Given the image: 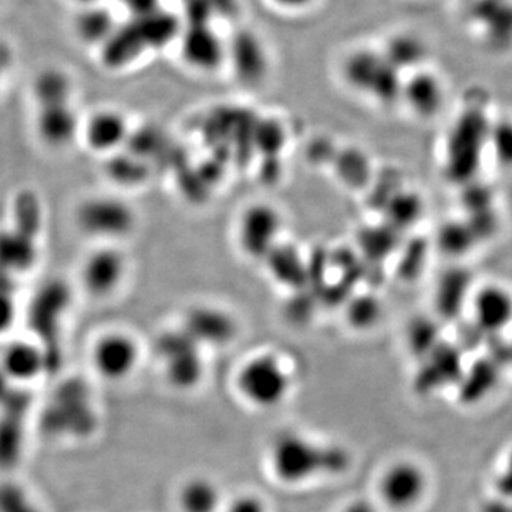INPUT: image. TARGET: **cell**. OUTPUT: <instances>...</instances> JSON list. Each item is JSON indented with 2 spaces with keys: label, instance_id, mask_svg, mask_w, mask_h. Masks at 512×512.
<instances>
[{
  "label": "cell",
  "instance_id": "obj_1",
  "mask_svg": "<svg viewBox=\"0 0 512 512\" xmlns=\"http://www.w3.org/2000/svg\"><path fill=\"white\" fill-rule=\"evenodd\" d=\"M269 463L279 481L299 485L316 477L342 473L349 466V456L343 448L319 443L303 434L285 433L272 444Z\"/></svg>",
  "mask_w": 512,
  "mask_h": 512
},
{
  "label": "cell",
  "instance_id": "obj_2",
  "mask_svg": "<svg viewBox=\"0 0 512 512\" xmlns=\"http://www.w3.org/2000/svg\"><path fill=\"white\" fill-rule=\"evenodd\" d=\"M177 20L161 10L134 15V20L117 28L101 50V60L117 70L133 63L146 50L161 47L177 35Z\"/></svg>",
  "mask_w": 512,
  "mask_h": 512
},
{
  "label": "cell",
  "instance_id": "obj_3",
  "mask_svg": "<svg viewBox=\"0 0 512 512\" xmlns=\"http://www.w3.org/2000/svg\"><path fill=\"white\" fill-rule=\"evenodd\" d=\"M493 121L481 107H466L454 121L446 143V171L457 184H470L488 153Z\"/></svg>",
  "mask_w": 512,
  "mask_h": 512
},
{
  "label": "cell",
  "instance_id": "obj_4",
  "mask_svg": "<svg viewBox=\"0 0 512 512\" xmlns=\"http://www.w3.org/2000/svg\"><path fill=\"white\" fill-rule=\"evenodd\" d=\"M291 369L276 353L264 352L249 357L235 376V389L241 399L256 409H275L291 394Z\"/></svg>",
  "mask_w": 512,
  "mask_h": 512
},
{
  "label": "cell",
  "instance_id": "obj_5",
  "mask_svg": "<svg viewBox=\"0 0 512 512\" xmlns=\"http://www.w3.org/2000/svg\"><path fill=\"white\" fill-rule=\"evenodd\" d=\"M74 224L96 245H120L123 239L136 231L137 214L126 200L117 195H90L77 205Z\"/></svg>",
  "mask_w": 512,
  "mask_h": 512
},
{
  "label": "cell",
  "instance_id": "obj_6",
  "mask_svg": "<svg viewBox=\"0 0 512 512\" xmlns=\"http://www.w3.org/2000/svg\"><path fill=\"white\" fill-rule=\"evenodd\" d=\"M343 79L357 93L390 104L402 96V73L387 62L382 52L357 49L343 62Z\"/></svg>",
  "mask_w": 512,
  "mask_h": 512
},
{
  "label": "cell",
  "instance_id": "obj_7",
  "mask_svg": "<svg viewBox=\"0 0 512 512\" xmlns=\"http://www.w3.org/2000/svg\"><path fill=\"white\" fill-rule=\"evenodd\" d=\"M127 276L128 259L120 245H96L80 262V288L94 301L114 298L126 284Z\"/></svg>",
  "mask_w": 512,
  "mask_h": 512
},
{
  "label": "cell",
  "instance_id": "obj_8",
  "mask_svg": "<svg viewBox=\"0 0 512 512\" xmlns=\"http://www.w3.org/2000/svg\"><path fill=\"white\" fill-rule=\"evenodd\" d=\"M285 220L269 202L249 204L237 224V241L242 254L252 261H266L281 245Z\"/></svg>",
  "mask_w": 512,
  "mask_h": 512
},
{
  "label": "cell",
  "instance_id": "obj_9",
  "mask_svg": "<svg viewBox=\"0 0 512 512\" xmlns=\"http://www.w3.org/2000/svg\"><path fill=\"white\" fill-rule=\"evenodd\" d=\"M201 346L183 328L161 335L157 343L158 357L163 363L165 377L175 389L191 390L205 375V360Z\"/></svg>",
  "mask_w": 512,
  "mask_h": 512
},
{
  "label": "cell",
  "instance_id": "obj_10",
  "mask_svg": "<svg viewBox=\"0 0 512 512\" xmlns=\"http://www.w3.org/2000/svg\"><path fill=\"white\" fill-rule=\"evenodd\" d=\"M140 360V343L123 329L100 333L90 349V363L94 372L111 383L124 382L133 376Z\"/></svg>",
  "mask_w": 512,
  "mask_h": 512
},
{
  "label": "cell",
  "instance_id": "obj_11",
  "mask_svg": "<svg viewBox=\"0 0 512 512\" xmlns=\"http://www.w3.org/2000/svg\"><path fill=\"white\" fill-rule=\"evenodd\" d=\"M477 332L497 336L512 326V289L500 282L476 286L468 303Z\"/></svg>",
  "mask_w": 512,
  "mask_h": 512
},
{
  "label": "cell",
  "instance_id": "obj_12",
  "mask_svg": "<svg viewBox=\"0 0 512 512\" xmlns=\"http://www.w3.org/2000/svg\"><path fill=\"white\" fill-rule=\"evenodd\" d=\"M181 328L202 349L224 348L238 335V320L227 309L214 305L194 306Z\"/></svg>",
  "mask_w": 512,
  "mask_h": 512
},
{
  "label": "cell",
  "instance_id": "obj_13",
  "mask_svg": "<svg viewBox=\"0 0 512 512\" xmlns=\"http://www.w3.org/2000/svg\"><path fill=\"white\" fill-rule=\"evenodd\" d=\"M131 131L126 114L116 109H103L82 121L80 138L90 153L107 158L127 147Z\"/></svg>",
  "mask_w": 512,
  "mask_h": 512
},
{
  "label": "cell",
  "instance_id": "obj_14",
  "mask_svg": "<svg viewBox=\"0 0 512 512\" xmlns=\"http://www.w3.org/2000/svg\"><path fill=\"white\" fill-rule=\"evenodd\" d=\"M181 57L192 70L211 73L227 62V42L211 23H188L181 33Z\"/></svg>",
  "mask_w": 512,
  "mask_h": 512
},
{
  "label": "cell",
  "instance_id": "obj_15",
  "mask_svg": "<svg viewBox=\"0 0 512 512\" xmlns=\"http://www.w3.org/2000/svg\"><path fill=\"white\" fill-rule=\"evenodd\" d=\"M427 480L417 464L400 461L384 471L379 481V494L383 503L393 510H407L421 500Z\"/></svg>",
  "mask_w": 512,
  "mask_h": 512
},
{
  "label": "cell",
  "instance_id": "obj_16",
  "mask_svg": "<svg viewBox=\"0 0 512 512\" xmlns=\"http://www.w3.org/2000/svg\"><path fill=\"white\" fill-rule=\"evenodd\" d=\"M36 134L45 146L60 150L80 138L82 120L74 110L73 101L37 107Z\"/></svg>",
  "mask_w": 512,
  "mask_h": 512
},
{
  "label": "cell",
  "instance_id": "obj_17",
  "mask_svg": "<svg viewBox=\"0 0 512 512\" xmlns=\"http://www.w3.org/2000/svg\"><path fill=\"white\" fill-rule=\"evenodd\" d=\"M424 359H427L426 365L421 367L414 383L420 394L436 392L448 384H458L466 370L463 367L461 353L446 343H440Z\"/></svg>",
  "mask_w": 512,
  "mask_h": 512
},
{
  "label": "cell",
  "instance_id": "obj_18",
  "mask_svg": "<svg viewBox=\"0 0 512 512\" xmlns=\"http://www.w3.org/2000/svg\"><path fill=\"white\" fill-rule=\"evenodd\" d=\"M227 52V62L232 63L242 82H261L268 73V55L264 43L254 33L247 30L238 32L227 42Z\"/></svg>",
  "mask_w": 512,
  "mask_h": 512
},
{
  "label": "cell",
  "instance_id": "obj_19",
  "mask_svg": "<svg viewBox=\"0 0 512 512\" xmlns=\"http://www.w3.org/2000/svg\"><path fill=\"white\" fill-rule=\"evenodd\" d=\"M444 94L446 90L439 77L420 69L403 82L400 100L406 103L414 116L420 119H433L443 107Z\"/></svg>",
  "mask_w": 512,
  "mask_h": 512
},
{
  "label": "cell",
  "instance_id": "obj_20",
  "mask_svg": "<svg viewBox=\"0 0 512 512\" xmlns=\"http://www.w3.org/2000/svg\"><path fill=\"white\" fill-rule=\"evenodd\" d=\"M45 367L46 356L36 340H12L0 356V372L10 382H32L42 375Z\"/></svg>",
  "mask_w": 512,
  "mask_h": 512
},
{
  "label": "cell",
  "instance_id": "obj_21",
  "mask_svg": "<svg viewBox=\"0 0 512 512\" xmlns=\"http://www.w3.org/2000/svg\"><path fill=\"white\" fill-rule=\"evenodd\" d=\"M473 286V276L463 268H454L440 278L436 291V306L440 315L446 319H454L464 309H468Z\"/></svg>",
  "mask_w": 512,
  "mask_h": 512
},
{
  "label": "cell",
  "instance_id": "obj_22",
  "mask_svg": "<svg viewBox=\"0 0 512 512\" xmlns=\"http://www.w3.org/2000/svg\"><path fill=\"white\" fill-rule=\"evenodd\" d=\"M500 376L501 360H477L458 382V400L467 406L481 402L497 387Z\"/></svg>",
  "mask_w": 512,
  "mask_h": 512
},
{
  "label": "cell",
  "instance_id": "obj_23",
  "mask_svg": "<svg viewBox=\"0 0 512 512\" xmlns=\"http://www.w3.org/2000/svg\"><path fill=\"white\" fill-rule=\"evenodd\" d=\"M116 23L113 13L96 3L83 6L82 12L77 15L74 22V28L83 42L103 47L116 32Z\"/></svg>",
  "mask_w": 512,
  "mask_h": 512
},
{
  "label": "cell",
  "instance_id": "obj_24",
  "mask_svg": "<svg viewBox=\"0 0 512 512\" xmlns=\"http://www.w3.org/2000/svg\"><path fill=\"white\" fill-rule=\"evenodd\" d=\"M382 53L387 62L400 73L404 70L416 72L423 66L427 49L419 37L410 35V33H399V35L390 37Z\"/></svg>",
  "mask_w": 512,
  "mask_h": 512
},
{
  "label": "cell",
  "instance_id": "obj_25",
  "mask_svg": "<svg viewBox=\"0 0 512 512\" xmlns=\"http://www.w3.org/2000/svg\"><path fill=\"white\" fill-rule=\"evenodd\" d=\"M33 97H35L37 107L72 101V79L62 69L47 67L33 80Z\"/></svg>",
  "mask_w": 512,
  "mask_h": 512
},
{
  "label": "cell",
  "instance_id": "obj_26",
  "mask_svg": "<svg viewBox=\"0 0 512 512\" xmlns=\"http://www.w3.org/2000/svg\"><path fill=\"white\" fill-rule=\"evenodd\" d=\"M220 503V490L205 478H192L178 494L181 512H217Z\"/></svg>",
  "mask_w": 512,
  "mask_h": 512
},
{
  "label": "cell",
  "instance_id": "obj_27",
  "mask_svg": "<svg viewBox=\"0 0 512 512\" xmlns=\"http://www.w3.org/2000/svg\"><path fill=\"white\" fill-rule=\"evenodd\" d=\"M478 241L477 232L467 220L446 222L437 234V247L451 258L467 255Z\"/></svg>",
  "mask_w": 512,
  "mask_h": 512
},
{
  "label": "cell",
  "instance_id": "obj_28",
  "mask_svg": "<svg viewBox=\"0 0 512 512\" xmlns=\"http://www.w3.org/2000/svg\"><path fill=\"white\" fill-rule=\"evenodd\" d=\"M107 174L113 183L126 185V187H136L146 180V164L144 158L137 154L124 156L123 150L113 156L107 157Z\"/></svg>",
  "mask_w": 512,
  "mask_h": 512
},
{
  "label": "cell",
  "instance_id": "obj_29",
  "mask_svg": "<svg viewBox=\"0 0 512 512\" xmlns=\"http://www.w3.org/2000/svg\"><path fill=\"white\" fill-rule=\"evenodd\" d=\"M488 153L493 156L495 163L504 170H512V121H493Z\"/></svg>",
  "mask_w": 512,
  "mask_h": 512
},
{
  "label": "cell",
  "instance_id": "obj_30",
  "mask_svg": "<svg viewBox=\"0 0 512 512\" xmlns=\"http://www.w3.org/2000/svg\"><path fill=\"white\" fill-rule=\"evenodd\" d=\"M380 312H382V308L376 298L363 296V298L356 299L349 308L350 325L356 329L372 328L379 320Z\"/></svg>",
  "mask_w": 512,
  "mask_h": 512
},
{
  "label": "cell",
  "instance_id": "obj_31",
  "mask_svg": "<svg viewBox=\"0 0 512 512\" xmlns=\"http://www.w3.org/2000/svg\"><path fill=\"white\" fill-rule=\"evenodd\" d=\"M392 210V218L399 225H412L419 220L421 215V201L417 195L400 192L392 204L389 205Z\"/></svg>",
  "mask_w": 512,
  "mask_h": 512
},
{
  "label": "cell",
  "instance_id": "obj_32",
  "mask_svg": "<svg viewBox=\"0 0 512 512\" xmlns=\"http://www.w3.org/2000/svg\"><path fill=\"white\" fill-rule=\"evenodd\" d=\"M18 319V305L9 292L0 289V338L8 335Z\"/></svg>",
  "mask_w": 512,
  "mask_h": 512
},
{
  "label": "cell",
  "instance_id": "obj_33",
  "mask_svg": "<svg viewBox=\"0 0 512 512\" xmlns=\"http://www.w3.org/2000/svg\"><path fill=\"white\" fill-rule=\"evenodd\" d=\"M497 490L503 497L512 498V451L510 457H508L505 470L501 473V476L498 477Z\"/></svg>",
  "mask_w": 512,
  "mask_h": 512
},
{
  "label": "cell",
  "instance_id": "obj_34",
  "mask_svg": "<svg viewBox=\"0 0 512 512\" xmlns=\"http://www.w3.org/2000/svg\"><path fill=\"white\" fill-rule=\"evenodd\" d=\"M13 53L8 43L0 40V83L5 79L6 73L12 67Z\"/></svg>",
  "mask_w": 512,
  "mask_h": 512
},
{
  "label": "cell",
  "instance_id": "obj_35",
  "mask_svg": "<svg viewBox=\"0 0 512 512\" xmlns=\"http://www.w3.org/2000/svg\"><path fill=\"white\" fill-rule=\"evenodd\" d=\"M271 2L274 3L275 6H278V8L296 12V10L311 8L316 0H271Z\"/></svg>",
  "mask_w": 512,
  "mask_h": 512
},
{
  "label": "cell",
  "instance_id": "obj_36",
  "mask_svg": "<svg viewBox=\"0 0 512 512\" xmlns=\"http://www.w3.org/2000/svg\"><path fill=\"white\" fill-rule=\"evenodd\" d=\"M487 512H512V505L500 504L497 507H488Z\"/></svg>",
  "mask_w": 512,
  "mask_h": 512
},
{
  "label": "cell",
  "instance_id": "obj_37",
  "mask_svg": "<svg viewBox=\"0 0 512 512\" xmlns=\"http://www.w3.org/2000/svg\"><path fill=\"white\" fill-rule=\"evenodd\" d=\"M501 360H503V363H511L512 365V345L510 348L505 350L503 357H501Z\"/></svg>",
  "mask_w": 512,
  "mask_h": 512
},
{
  "label": "cell",
  "instance_id": "obj_38",
  "mask_svg": "<svg viewBox=\"0 0 512 512\" xmlns=\"http://www.w3.org/2000/svg\"><path fill=\"white\" fill-rule=\"evenodd\" d=\"M77 2L82 3L83 6L96 5L100 0H77Z\"/></svg>",
  "mask_w": 512,
  "mask_h": 512
}]
</instances>
